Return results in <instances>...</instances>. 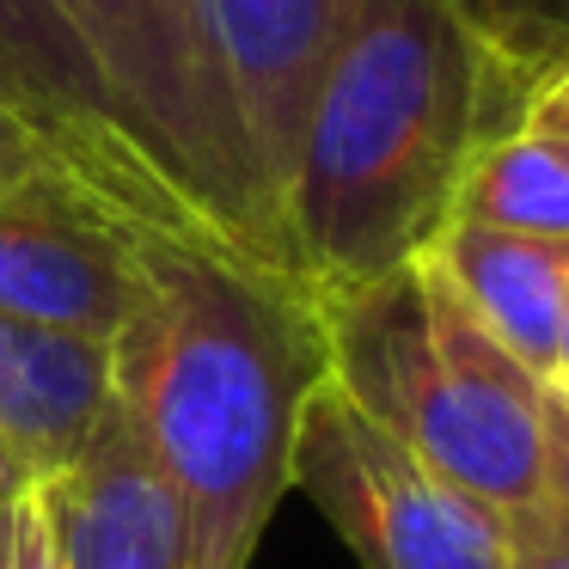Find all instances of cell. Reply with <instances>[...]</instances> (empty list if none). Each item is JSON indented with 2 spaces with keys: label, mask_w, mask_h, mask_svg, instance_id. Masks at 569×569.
I'll use <instances>...</instances> for the list:
<instances>
[{
  "label": "cell",
  "mask_w": 569,
  "mask_h": 569,
  "mask_svg": "<svg viewBox=\"0 0 569 569\" xmlns=\"http://www.w3.org/2000/svg\"><path fill=\"white\" fill-rule=\"evenodd\" d=\"M331 373L325 300L209 239L141 233V307L111 343L129 429L172 483L190 569H251L295 490V435Z\"/></svg>",
  "instance_id": "6da1fadb"
},
{
  "label": "cell",
  "mask_w": 569,
  "mask_h": 569,
  "mask_svg": "<svg viewBox=\"0 0 569 569\" xmlns=\"http://www.w3.org/2000/svg\"><path fill=\"white\" fill-rule=\"evenodd\" d=\"M520 129H532V136H539L545 148L557 153V166L569 172V123H520Z\"/></svg>",
  "instance_id": "d6986e66"
},
{
  "label": "cell",
  "mask_w": 569,
  "mask_h": 569,
  "mask_svg": "<svg viewBox=\"0 0 569 569\" xmlns=\"http://www.w3.org/2000/svg\"><path fill=\"white\" fill-rule=\"evenodd\" d=\"M447 221H478V227H496V233L569 246V172L532 129L496 136L466 166Z\"/></svg>",
  "instance_id": "7c38bea8"
},
{
  "label": "cell",
  "mask_w": 569,
  "mask_h": 569,
  "mask_svg": "<svg viewBox=\"0 0 569 569\" xmlns=\"http://www.w3.org/2000/svg\"><path fill=\"white\" fill-rule=\"evenodd\" d=\"M111 405V343L0 312V441L38 483L74 466Z\"/></svg>",
  "instance_id": "30bf717a"
},
{
  "label": "cell",
  "mask_w": 569,
  "mask_h": 569,
  "mask_svg": "<svg viewBox=\"0 0 569 569\" xmlns=\"http://www.w3.org/2000/svg\"><path fill=\"white\" fill-rule=\"evenodd\" d=\"M422 258L447 276V288L466 300V312L520 368L551 380L557 325H563V295H569V246L496 233V227L478 221H447Z\"/></svg>",
  "instance_id": "8fae6325"
},
{
  "label": "cell",
  "mask_w": 569,
  "mask_h": 569,
  "mask_svg": "<svg viewBox=\"0 0 569 569\" xmlns=\"http://www.w3.org/2000/svg\"><path fill=\"white\" fill-rule=\"evenodd\" d=\"M288 478L361 569H515L508 520L422 466L331 373L300 410Z\"/></svg>",
  "instance_id": "5b68a950"
},
{
  "label": "cell",
  "mask_w": 569,
  "mask_h": 569,
  "mask_svg": "<svg viewBox=\"0 0 569 569\" xmlns=\"http://www.w3.org/2000/svg\"><path fill=\"white\" fill-rule=\"evenodd\" d=\"M0 111H13L62 172L99 190L129 221L153 227V233L202 239L190 214L178 209V197L141 160L111 87L92 68L74 26L56 13V0H0Z\"/></svg>",
  "instance_id": "52a82bcc"
},
{
  "label": "cell",
  "mask_w": 569,
  "mask_h": 569,
  "mask_svg": "<svg viewBox=\"0 0 569 569\" xmlns=\"http://www.w3.org/2000/svg\"><path fill=\"white\" fill-rule=\"evenodd\" d=\"M520 569H569V557H563V563H520Z\"/></svg>",
  "instance_id": "44dd1931"
},
{
  "label": "cell",
  "mask_w": 569,
  "mask_h": 569,
  "mask_svg": "<svg viewBox=\"0 0 569 569\" xmlns=\"http://www.w3.org/2000/svg\"><path fill=\"white\" fill-rule=\"evenodd\" d=\"M141 233L62 166L0 184V312L117 343L141 307Z\"/></svg>",
  "instance_id": "8992f818"
},
{
  "label": "cell",
  "mask_w": 569,
  "mask_h": 569,
  "mask_svg": "<svg viewBox=\"0 0 569 569\" xmlns=\"http://www.w3.org/2000/svg\"><path fill=\"white\" fill-rule=\"evenodd\" d=\"M87 43L141 160L202 239L295 276L282 221L258 184L233 99L202 38L197 0H56Z\"/></svg>",
  "instance_id": "277c9868"
},
{
  "label": "cell",
  "mask_w": 569,
  "mask_h": 569,
  "mask_svg": "<svg viewBox=\"0 0 569 569\" xmlns=\"http://www.w3.org/2000/svg\"><path fill=\"white\" fill-rule=\"evenodd\" d=\"M569 557V392L545 398V471L527 520L515 527V569L520 563H563Z\"/></svg>",
  "instance_id": "5bb4252c"
},
{
  "label": "cell",
  "mask_w": 569,
  "mask_h": 569,
  "mask_svg": "<svg viewBox=\"0 0 569 569\" xmlns=\"http://www.w3.org/2000/svg\"><path fill=\"white\" fill-rule=\"evenodd\" d=\"M0 569H68L56 527H50L43 483L0 496Z\"/></svg>",
  "instance_id": "9a60e30c"
},
{
  "label": "cell",
  "mask_w": 569,
  "mask_h": 569,
  "mask_svg": "<svg viewBox=\"0 0 569 569\" xmlns=\"http://www.w3.org/2000/svg\"><path fill=\"white\" fill-rule=\"evenodd\" d=\"M50 166H56L50 148H43L13 111H0V184H19V178H31V172H50Z\"/></svg>",
  "instance_id": "2e32d148"
},
{
  "label": "cell",
  "mask_w": 569,
  "mask_h": 569,
  "mask_svg": "<svg viewBox=\"0 0 569 569\" xmlns=\"http://www.w3.org/2000/svg\"><path fill=\"white\" fill-rule=\"evenodd\" d=\"M520 123H569V62L557 68L539 92H532V104H527V117H520Z\"/></svg>",
  "instance_id": "e0dca14e"
},
{
  "label": "cell",
  "mask_w": 569,
  "mask_h": 569,
  "mask_svg": "<svg viewBox=\"0 0 569 569\" xmlns=\"http://www.w3.org/2000/svg\"><path fill=\"white\" fill-rule=\"evenodd\" d=\"M368 0H197L202 38L233 99L239 136L258 166V184L282 221L288 172H295L300 123H307L312 87H319L331 50ZM288 239V227H282ZM300 276V270H295Z\"/></svg>",
  "instance_id": "ba28073f"
},
{
  "label": "cell",
  "mask_w": 569,
  "mask_h": 569,
  "mask_svg": "<svg viewBox=\"0 0 569 569\" xmlns=\"http://www.w3.org/2000/svg\"><path fill=\"white\" fill-rule=\"evenodd\" d=\"M453 7L527 104L569 62V0H453Z\"/></svg>",
  "instance_id": "4fadbf2b"
},
{
  "label": "cell",
  "mask_w": 569,
  "mask_h": 569,
  "mask_svg": "<svg viewBox=\"0 0 569 569\" xmlns=\"http://www.w3.org/2000/svg\"><path fill=\"white\" fill-rule=\"evenodd\" d=\"M331 380L447 483L508 520H527L545 471V398L447 288L429 258L325 300Z\"/></svg>",
  "instance_id": "3957f363"
},
{
  "label": "cell",
  "mask_w": 569,
  "mask_h": 569,
  "mask_svg": "<svg viewBox=\"0 0 569 569\" xmlns=\"http://www.w3.org/2000/svg\"><path fill=\"white\" fill-rule=\"evenodd\" d=\"M527 99L453 0H368L331 50L282 197L288 258L319 300L417 263L466 166L515 136Z\"/></svg>",
  "instance_id": "7a4b0ae2"
},
{
  "label": "cell",
  "mask_w": 569,
  "mask_h": 569,
  "mask_svg": "<svg viewBox=\"0 0 569 569\" xmlns=\"http://www.w3.org/2000/svg\"><path fill=\"white\" fill-rule=\"evenodd\" d=\"M551 386L569 392V295H563V325H557V368H551Z\"/></svg>",
  "instance_id": "ffe728a7"
},
{
  "label": "cell",
  "mask_w": 569,
  "mask_h": 569,
  "mask_svg": "<svg viewBox=\"0 0 569 569\" xmlns=\"http://www.w3.org/2000/svg\"><path fill=\"white\" fill-rule=\"evenodd\" d=\"M31 483H38V478H31L26 466H19V453H13V447L0 441V496H13V490H31Z\"/></svg>",
  "instance_id": "ac0fdd59"
},
{
  "label": "cell",
  "mask_w": 569,
  "mask_h": 569,
  "mask_svg": "<svg viewBox=\"0 0 569 569\" xmlns=\"http://www.w3.org/2000/svg\"><path fill=\"white\" fill-rule=\"evenodd\" d=\"M43 502L68 569H190L184 508L129 429L123 405L104 410L74 466L43 478Z\"/></svg>",
  "instance_id": "9c48e42d"
}]
</instances>
